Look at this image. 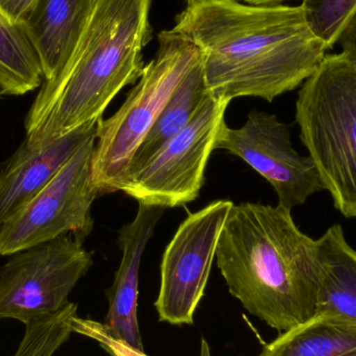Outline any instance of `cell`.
<instances>
[{"label":"cell","mask_w":356,"mask_h":356,"mask_svg":"<svg viewBox=\"0 0 356 356\" xmlns=\"http://www.w3.org/2000/svg\"><path fill=\"white\" fill-rule=\"evenodd\" d=\"M172 29L198 48L209 94L228 102H273L302 85L328 50L301 6L193 0Z\"/></svg>","instance_id":"cell-1"},{"label":"cell","mask_w":356,"mask_h":356,"mask_svg":"<svg viewBox=\"0 0 356 356\" xmlns=\"http://www.w3.org/2000/svg\"><path fill=\"white\" fill-rule=\"evenodd\" d=\"M291 211L278 204L232 205L216 251L230 294L280 332L317 315V240L299 229Z\"/></svg>","instance_id":"cell-2"},{"label":"cell","mask_w":356,"mask_h":356,"mask_svg":"<svg viewBox=\"0 0 356 356\" xmlns=\"http://www.w3.org/2000/svg\"><path fill=\"white\" fill-rule=\"evenodd\" d=\"M152 0H97L74 51L45 81L25 121L27 142L43 144L97 122L117 94L143 72Z\"/></svg>","instance_id":"cell-3"},{"label":"cell","mask_w":356,"mask_h":356,"mask_svg":"<svg viewBox=\"0 0 356 356\" xmlns=\"http://www.w3.org/2000/svg\"><path fill=\"white\" fill-rule=\"evenodd\" d=\"M295 119L324 188L344 217L356 218V65L326 54L301 85Z\"/></svg>","instance_id":"cell-4"},{"label":"cell","mask_w":356,"mask_h":356,"mask_svg":"<svg viewBox=\"0 0 356 356\" xmlns=\"http://www.w3.org/2000/svg\"><path fill=\"white\" fill-rule=\"evenodd\" d=\"M200 60L188 38L170 29L159 35L154 58L118 111L102 119L92 156V181L99 195L121 191L131 159L184 75Z\"/></svg>","instance_id":"cell-5"},{"label":"cell","mask_w":356,"mask_h":356,"mask_svg":"<svg viewBox=\"0 0 356 356\" xmlns=\"http://www.w3.org/2000/svg\"><path fill=\"white\" fill-rule=\"evenodd\" d=\"M93 264V253L68 234L15 253L0 269V319L27 325L58 313Z\"/></svg>","instance_id":"cell-6"},{"label":"cell","mask_w":356,"mask_h":356,"mask_svg":"<svg viewBox=\"0 0 356 356\" xmlns=\"http://www.w3.org/2000/svg\"><path fill=\"white\" fill-rule=\"evenodd\" d=\"M97 137L83 144L26 205L0 227V255L72 234L83 241L91 234V207L99 195L92 181V156Z\"/></svg>","instance_id":"cell-7"},{"label":"cell","mask_w":356,"mask_h":356,"mask_svg":"<svg viewBox=\"0 0 356 356\" xmlns=\"http://www.w3.org/2000/svg\"><path fill=\"white\" fill-rule=\"evenodd\" d=\"M230 102L209 94L188 124L143 168L125 180L121 191L138 202L184 207L200 194L205 169L215 150Z\"/></svg>","instance_id":"cell-8"},{"label":"cell","mask_w":356,"mask_h":356,"mask_svg":"<svg viewBox=\"0 0 356 356\" xmlns=\"http://www.w3.org/2000/svg\"><path fill=\"white\" fill-rule=\"evenodd\" d=\"M234 202L217 200L184 220L165 249L154 307L160 321L192 325L204 296L218 241Z\"/></svg>","instance_id":"cell-9"},{"label":"cell","mask_w":356,"mask_h":356,"mask_svg":"<svg viewBox=\"0 0 356 356\" xmlns=\"http://www.w3.org/2000/svg\"><path fill=\"white\" fill-rule=\"evenodd\" d=\"M215 149L242 159L271 184L278 205L290 211L325 190L313 161L295 149L288 125L276 115L252 110L238 129L224 124Z\"/></svg>","instance_id":"cell-10"},{"label":"cell","mask_w":356,"mask_h":356,"mask_svg":"<svg viewBox=\"0 0 356 356\" xmlns=\"http://www.w3.org/2000/svg\"><path fill=\"white\" fill-rule=\"evenodd\" d=\"M100 121L47 143L24 140L0 167V227L56 177L83 144L97 137Z\"/></svg>","instance_id":"cell-11"},{"label":"cell","mask_w":356,"mask_h":356,"mask_svg":"<svg viewBox=\"0 0 356 356\" xmlns=\"http://www.w3.org/2000/svg\"><path fill=\"white\" fill-rule=\"evenodd\" d=\"M166 209L139 202L135 219L122 226L118 234L122 257L108 291V312L104 326L111 336L140 351L144 350L138 321L140 266L156 224Z\"/></svg>","instance_id":"cell-12"},{"label":"cell","mask_w":356,"mask_h":356,"mask_svg":"<svg viewBox=\"0 0 356 356\" xmlns=\"http://www.w3.org/2000/svg\"><path fill=\"white\" fill-rule=\"evenodd\" d=\"M97 0H35L22 21L39 56L45 81L70 58Z\"/></svg>","instance_id":"cell-13"},{"label":"cell","mask_w":356,"mask_h":356,"mask_svg":"<svg viewBox=\"0 0 356 356\" xmlns=\"http://www.w3.org/2000/svg\"><path fill=\"white\" fill-rule=\"evenodd\" d=\"M320 275L317 315L356 325V250L339 224L317 238Z\"/></svg>","instance_id":"cell-14"},{"label":"cell","mask_w":356,"mask_h":356,"mask_svg":"<svg viewBox=\"0 0 356 356\" xmlns=\"http://www.w3.org/2000/svg\"><path fill=\"white\" fill-rule=\"evenodd\" d=\"M209 95V92L199 60L178 83L160 116L140 144L131 159L123 184L127 178L143 168L188 124L197 108Z\"/></svg>","instance_id":"cell-15"},{"label":"cell","mask_w":356,"mask_h":356,"mask_svg":"<svg viewBox=\"0 0 356 356\" xmlns=\"http://www.w3.org/2000/svg\"><path fill=\"white\" fill-rule=\"evenodd\" d=\"M259 356H356V325L316 316L282 332Z\"/></svg>","instance_id":"cell-16"},{"label":"cell","mask_w":356,"mask_h":356,"mask_svg":"<svg viewBox=\"0 0 356 356\" xmlns=\"http://www.w3.org/2000/svg\"><path fill=\"white\" fill-rule=\"evenodd\" d=\"M45 79L39 56L22 23L0 10V85L6 95H23Z\"/></svg>","instance_id":"cell-17"},{"label":"cell","mask_w":356,"mask_h":356,"mask_svg":"<svg viewBox=\"0 0 356 356\" xmlns=\"http://www.w3.org/2000/svg\"><path fill=\"white\" fill-rule=\"evenodd\" d=\"M76 312L77 305L70 302L58 313L25 325L14 356H54L70 338L71 321Z\"/></svg>","instance_id":"cell-18"},{"label":"cell","mask_w":356,"mask_h":356,"mask_svg":"<svg viewBox=\"0 0 356 356\" xmlns=\"http://www.w3.org/2000/svg\"><path fill=\"white\" fill-rule=\"evenodd\" d=\"M305 21L328 50L338 44L356 15V0H301Z\"/></svg>","instance_id":"cell-19"},{"label":"cell","mask_w":356,"mask_h":356,"mask_svg":"<svg viewBox=\"0 0 356 356\" xmlns=\"http://www.w3.org/2000/svg\"><path fill=\"white\" fill-rule=\"evenodd\" d=\"M35 0H0V10L10 19L22 23Z\"/></svg>","instance_id":"cell-20"},{"label":"cell","mask_w":356,"mask_h":356,"mask_svg":"<svg viewBox=\"0 0 356 356\" xmlns=\"http://www.w3.org/2000/svg\"><path fill=\"white\" fill-rule=\"evenodd\" d=\"M338 44L342 47V54L356 65V15L343 31Z\"/></svg>","instance_id":"cell-21"},{"label":"cell","mask_w":356,"mask_h":356,"mask_svg":"<svg viewBox=\"0 0 356 356\" xmlns=\"http://www.w3.org/2000/svg\"><path fill=\"white\" fill-rule=\"evenodd\" d=\"M244 3L255 4V6H261V4H280L286 0H238Z\"/></svg>","instance_id":"cell-22"},{"label":"cell","mask_w":356,"mask_h":356,"mask_svg":"<svg viewBox=\"0 0 356 356\" xmlns=\"http://www.w3.org/2000/svg\"><path fill=\"white\" fill-rule=\"evenodd\" d=\"M201 356H209V347H207V342L202 341V350H201Z\"/></svg>","instance_id":"cell-23"},{"label":"cell","mask_w":356,"mask_h":356,"mask_svg":"<svg viewBox=\"0 0 356 356\" xmlns=\"http://www.w3.org/2000/svg\"><path fill=\"white\" fill-rule=\"evenodd\" d=\"M3 95H6V91H4L3 88H2V86L0 85V98H1Z\"/></svg>","instance_id":"cell-24"},{"label":"cell","mask_w":356,"mask_h":356,"mask_svg":"<svg viewBox=\"0 0 356 356\" xmlns=\"http://www.w3.org/2000/svg\"><path fill=\"white\" fill-rule=\"evenodd\" d=\"M193 1V0H188V2Z\"/></svg>","instance_id":"cell-25"}]
</instances>
